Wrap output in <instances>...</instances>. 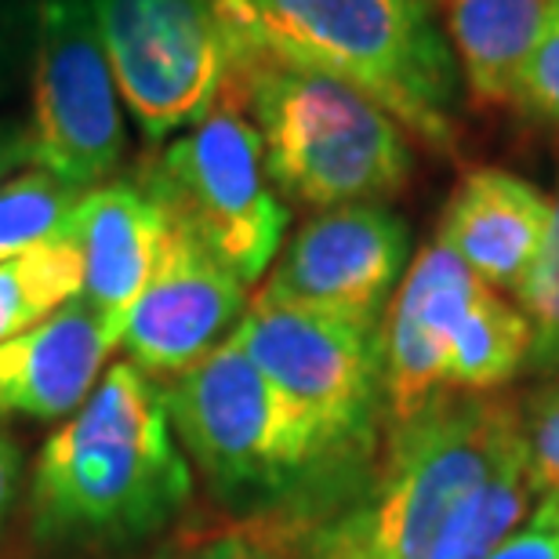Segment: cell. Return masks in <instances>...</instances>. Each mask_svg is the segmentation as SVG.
<instances>
[{"instance_id":"6da1fadb","label":"cell","mask_w":559,"mask_h":559,"mask_svg":"<svg viewBox=\"0 0 559 559\" xmlns=\"http://www.w3.org/2000/svg\"><path fill=\"white\" fill-rule=\"evenodd\" d=\"M193 501V468L175 440L164 385L120 360L40 443L29 531L66 549H128L167 531Z\"/></svg>"},{"instance_id":"7a4b0ae2","label":"cell","mask_w":559,"mask_h":559,"mask_svg":"<svg viewBox=\"0 0 559 559\" xmlns=\"http://www.w3.org/2000/svg\"><path fill=\"white\" fill-rule=\"evenodd\" d=\"M233 62H280L374 98L407 135L457 150V73L432 0H215Z\"/></svg>"},{"instance_id":"3957f363","label":"cell","mask_w":559,"mask_h":559,"mask_svg":"<svg viewBox=\"0 0 559 559\" xmlns=\"http://www.w3.org/2000/svg\"><path fill=\"white\" fill-rule=\"evenodd\" d=\"M164 404L189 468L237 520L309 523L367 479L334 462L309 418L229 338L167 378Z\"/></svg>"},{"instance_id":"277c9868","label":"cell","mask_w":559,"mask_h":559,"mask_svg":"<svg viewBox=\"0 0 559 559\" xmlns=\"http://www.w3.org/2000/svg\"><path fill=\"white\" fill-rule=\"evenodd\" d=\"M523 411L501 393H447L389 425L374 468L342 506L298 523L309 559H429L451 512L520 454Z\"/></svg>"},{"instance_id":"5b68a950","label":"cell","mask_w":559,"mask_h":559,"mask_svg":"<svg viewBox=\"0 0 559 559\" xmlns=\"http://www.w3.org/2000/svg\"><path fill=\"white\" fill-rule=\"evenodd\" d=\"M226 98H237L259 131L265 171L284 204H385L415 175L407 131L374 98L331 76L243 59L233 62Z\"/></svg>"},{"instance_id":"8992f818","label":"cell","mask_w":559,"mask_h":559,"mask_svg":"<svg viewBox=\"0 0 559 559\" xmlns=\"http://www.w3.org/2000/svg\"><path fill=\"white\" fill-rule=\"evenodd\" d=\"M229 342L309 418L334 462L371 473L385 440L382 323L254 295Z\"/></svg>"},{"instance_id":"52a82bcc","label":"cell","mask_w":559,"mask_h":559,"mask_svg":"<svg viewBox=\"0 0 559 559\" xmlns=\"http://www.w3.org/2000/svg\"><path fill=\"white\" fill-rule=\"evenodd\" d=\"M135 182L167 222L254 287L284 248L290 211L265 171V150L229 98L139 164Z\"/></svg>"},{"instance_id":"ba28073f","label":"cell","mask_w":559,"mask_h":559,"mask_svg":"<svg viewBox=\"0 0 559 559\" xmlns=\"http://www.w3.org/2000/svg\"><path fill=\"white\" fill-rule=\"evenodd\" d=\"M120 103L150 142L200 124L233 73L215 0H92Z\"/></svg>"},{"instance_id":"9c48e42d","label":"cell","mask_w":559,"mask_h":559,"mask_svg":"<svg viewBox=\"0 0 559 559\" xmlns=\"http://www.w3.org/2000/svg\"><path fill=\"white\" fill-rule=\"evenodd\" d=\"M29 62L33 167L84 193L109 182L124 160L128 128L92 0H37Z\"/></svg>"},{"instance_id":"30bf717a","label":"cell","mask_w":559,"mask_h":559,"mask_svg":"<svg viewBox=\"0 0 559 559\" xmlns=\"http://www.w3.org/2000/svg\"><path fill=\"white\" fill-rule=\"evenodd\" d=\"M411 265V229L389 204L317 211L280 248L259 298L385 320Z\"/></svg>"},{"instance_id":"8fae6325","label":"cell","mask_w":559,"mask_h":559,"mask_svg":"<svg viewBox=\"0 0 559 559\" xmlns=\"http://www.w3.org/2000/svg\"><path fill=\"white\" fill-rule=\"evenodd\" d=\"M248 284L171 226L160 270L120 323V349L150 378H175L215 353L248 309Z\"/></svg>"},{"instance_id":"7c38bea8","label":"cell","mask_w":559,"mask_h":559,"mask_svg":"<svg viewBox=\"0 0 559 559\" xmlns=\"http://www.w3.org/2000/svg\"><path fill=\"white\" fill-rule=\"evenodd\" d=\"M487 284L436 237L407 265L382 320L385 429L447 396V353L457 323Z\"/></svg>"},{"instance_id":"4fadbf2b","label":"cell","mask_w":559,"mask_h":559,"mask_svg":"<svg viewBox=\"0 0 559 559\" xmlns=\"http://www.w3.org/2000/svg\"><path fill=\"white\" fill-rule=\"evenodd\" d=\"M120 328L84 295L0 342V421H66L95 393Z\"/></svg>"},{"instance_id":"5bb4252c","label":"cell","mask_w":559,"mask_h":559,"mask_svg":"<svg viewBox=\"0 0 559 559\" xmlns=\"http://www.w3.org/2000/svg\"><path fill=\"white\" fill-rule=\"evenodd\" d=\"M552 200L506 167H473L447 200L440 240L487 287L516 290L549 233Z\"/></svg>"},{"instance_id":"9a60e30c","label":"cell","mask_w":559,"mask_h":559,"mask_svg":"<svg viewBox=\"0 0 559 559\" xmlns=\"http://www.w3.org/2000/svg\"><path fill=\"white\" fill-rule=\"evenodd\" d=\"M66 237L76 243L84 262L81 295L120 328L145 284L160 270L171 222L135 178H124L87 189Z\"/></svg>"},{"instance_id":"2e32d148","label":"cell","mask_w":559,"mask_h":559,"mask_svg":"<svg viewBox=\"0 0 559 559\" xmlns=\"http://www.w3.org/2000/svg\"><path fill=\"white\" fill-rule=\"evenodd\" d=\"M462 87L484 109L516 106L527 59L556 19L559 0H443Z\"/></svg>"},{"instance_id":"e0dca14e","label":"cell","mask_w":559,"mask_h":559,"mask_svg":"<svg viewBox=\"0 0 559 559\" xmlns=\"http://www.w3.org/2000/svg\"><path fill=\"white\" fill-rule=\"evenodd\" d=\"M531 360V323L498 295L484 287L457 323L447 353V393H498Z\"/></svg>"},{"instance_id":"ac0fdd59","label":"cell","mask_w":559,"mask_h":559,"mask_svg":"<svg viewBox=\"0 0 559 559\" xmlns=\"http://www.w3.org/2000/svg\"><path fill=\"white\" fill-rule=\"evenodd\" d=\"M84 290V262L70 237L0 262V342L37 328Z\"/></svg>"},{"instance_id":"d6986e66","label":"cell","mask_w":559,"mask_h":559,"mask_svg":"<svg viewBox=\"0 0 559 559\" xmlns=\"http://www.w3.org/2000/svg\"><path fill=\"white\" fill-rule=\"evenodd\" d=\"M534 495L538 490L531 484L527 447H523L451 512L429 559H487L498 549V542L531 512Z\"/></svg>"},{"instance_id":"ffe728a7","label":"cell","mask_w":559,"mask_h":559,"mask_svg":"<svg viewBox=\"0 0 559 559\" xmlns=\"http://www.w3.org/2000/svg\"><path fill=\"white\" fill-rule=\"evenodd\" d=\"M84 189L66 186L62 178L40 167L4 178L0 182V262L66 237Z\"/></svg>"},{"instance_id":"44dd1931","label":"cell","mask_w":559,"mask_h":559,"mask_svg":"<svg viewBox=\"0 0 559 559\" xmlns=\"http://www.w3.org/2000/svg\"><path fill=\"white\" fill-rule=\"evenodd\" d=\"M156 559H309L295 520H237L167 545Z\"/></svg>"},{"instance_id":"7402d4cb","label":"cell","mask_w":559,"mask_h":559,"mask_svg":"<svg viewBox=\"0 0 559 559\" xmlns=\"http://www.w3.org/2000/svg\"><path fill=\"white\" fill-rule=\"evenodd\" d=\"M520 312L531 323V367L538 371H559V189L552 200L549 233H545L542 254L531 276L516 290Z\"/></svg>"},{"instance_id":"603a6c76","label":"cell","mask_w":559,"mask_h":559,"mask_svg":"<svg viewBox=\"0 0 559 559\" xmlns=\"http://www.w3.org/2000/svg\"><path fill=\"white\" fill-rule=\"evenodd\" d=\"M523 440H527V468L538 495L559 490V371L531 404H523Z\"/></svg>"},{"instance_id":"cb8c5ba5","label":"cell","mask_w":559,"mask_h":559,"mask_svg":"<svg viewBox=\"0 0 559 559\" xmlns=\"http://www.w3.org/2000/svg\"><path fill=\"white\" fill-rule=\"evenodd\" d=\"M516 106L559 128V11L527 59L516 84Z\"/></svg>"},{"instance_id":"d4e9b609","label":"cell","mask_w":559,"mask_h":559,"mask_svg":"<svg viewBox=\"0 0 559 559\" xmlns=\"http://www.w3.org/2000/svg\"><path fill=\"white\" fill-rule=\"evenodd\" d=\"M487 559H559V490H545Z\"/></svg>"},{"instance_id":"484cf974","label":"cell","mask_w":559,"mask_h":559,"mask_svg":"<svg viewBox=\"0 0 559 559\" xmlns=\"http://www.w3.org/2000/svg\"><path fill=\"white\" fill-rule=\"evenodd\" d=\"M37 0H0V92L11 84L19 55H33Z\"/></svg>"},{"instance_id":"4316f807","label":"cell","mask_w":559,"mask_h":559,"mask_svg":"<svg viewBox=\"0 0 559 559\" xmlns=\"http://www.w3.org/2000/svg\"><path fill=\"white\" fill-rule=\"evenodd\" d=\"M22 487V451L4 425H0V534H4L11 512H15Z\"/></svg>"},{"instance_id":"83f0119b","label":"cell","mask_w":559,"mask_h":559,"mask_svg":"<svg viewBox=\"0 0 559 559\" xmlns=\"http://www.w3.org/2000/svg\"><path fill=\"white\" fill-rule=\"evenodd\" d=\"M22 164H33L29 128L0 124V182H4L11 171H19Z\"/></svg>"}]
</instances>
